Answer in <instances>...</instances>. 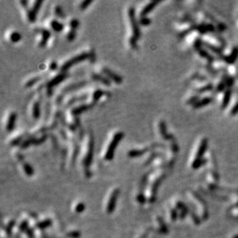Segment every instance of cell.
<instances>
[{"label": "cell", "instance_id": "cell-11", "mask_svg": "<svg viewBox=\"0 0 238 238\" xmlns=\"http://www.w3.org/2000/svg\"><path fill=\"white\" fill-rule=\"evenodd\" d=\"M40 95L36 98V99L32 104L31 107V114L32 117L34 120H38L40 116Z\"/></svg>", "mask_w": 238, "mask_h": 238}, {"label": "cell", "instance_id": "cell-19", "mask_svg": "<svg viewBox=\"0 0 238 238\" xmlns=\"http://www.w3.org/2000/svg\"><path fill=\"white\" fill-rule=\"evenodd\" d=\"M237 56L238 48L237 47H234V48L232 50L231 53H229V55L226 56V57L224 58V60L227 63H233L234 62V60L236 59V57H237Z\"/></svg>", "mask_w": 238, "mask_h": 238}, {"label": "cell", "instance_id": "cell-12", "mask_svg": "<svg viewBox=\"0 0 238 238\" xmlns=\"http://www.w3.org/2000/svg\"><path fill=\"white\" fill-rule=\"evenodd\" d=\"M16 120V113L15 112H11L8 116V118L6 120V124H5V130L8 132H11L14 129L15 127V123Z\"/></svg>", "mask_w": 238, "mask_h": 238}, {"label": "cell", "instance_id": "cell-25", "mask_svg": "<svg viewBox=\"0 0 238 238\" xmlns=\"http://www.w3.org/2000/svg\"><path fill=\"white\" fill-rule=\"evenodd\" d=\"M54 13L56 16L59 18H64V14L63 12L62 8L60 7V5H56L54 8Z\"/></svg>", "mask_w": 238, "mask_h": 238}, {"label": "cell", "instance_id": "cell-17", "mask_svg": "<svg viewBox=\"0 0 238 238\" xmlns=\"http://www.w3.org/2000/svg\"><path fill=\"white\" fill-rule=\"evenodd\" d=\"M119 194V190H115L113 192V194H112L111 198H110V201H109L108 206H107V211L108 213H112L114 210L115 207V204H116V201H117V197H118Z\"/></svg>", "mask_w": 238, "mask_h": 238}, {"label": "cell", "instance_id": "cell-6", "mask_svg": "<svg viewBox=\"0 0 238 238\" xmlns=\"http://www.w3.org/2000/svg\"><path fill=\"white\" fill-rule=\"evenodd\" d=\"M42 2H43L42 1H36V2H34L33 3L31 9H28L27 1H20V3L22 4V7L26 9V17H27L28 20H29V22H33L36 20V13H37L39 9H40Z\"/></svg>", "mask_w": 238, "mask_h": 238}, {"label": "cell", "instance_id": "cell-2", "mask_svg": "<svg viewBox=\"0 0 238 238\" xmlns=\"http://www.w3.org/2000/svg\"><path fill=\"white\" fill-rule=\"evenodd\" d=\"M95 56H94V52L93 50H91L90 52H83V53H81L78 55H76V56L72 57L71 59H69V60L66 61L62 66H61V72H66V71L67 69L70 68L72 66L75 65V64L78 63L79 62H82L83 60H85L86 59H91L93 60L94 59Z\"/></svg>", "mask_w": 238, "mask_h": 238}, {"label": "cell", "instance_id": "cell-30", "mask_svg": "<svg viewBox=\"0 0 238 238\" xmlns=\"http://www.w3.org/2000/svg\"><path fill=\"white\" fill-rule=\"evenodd\" d=\"M91 3H92V1H87V0L82 1V2L79 4V9H80L81 10H84V9H86L88 7V5Z\"/></svg>", "mask_w": 238, "mask_h": 238}, {"label": "cell", "instance_id": "cell-33", "mask_svg": "<svg viewBox=\"0 0 238 238\" xmlns=\"http://www.w3.org/2000/svg\"><path fill=\"white\" fill-rule=\"evenodd\" d=\"M57 68V64L55 61H52L50 63V69L51 70H56Z\"/></svg>", "mask_w": 238, "mask_h": 238}, {"label": "cell", "instance_id": "cell-31", "mask_svg": "<svg viewBox=\"0 0 238 238\" xmlns=\"http://www.w3.org/2000/svg\"><path fill=\"white\" fill-rule=\"evenodd\" d=\"M51 224V221L50 220H46V221H44V222H42L41 224H40L38 225V226L40 227V228H45V227H48V226H50V225Z\"/></svg>", "mask_w": 238, "mask_h": 238}, {"label": "cell", "instance_id": "cell-24", "mask_svg": "<svg viewBox=\"0 0 238 238\" xmlns=\"http://www.w3.org/2000/svg\"><path fill=\"white\" fill-rule=\"evenodd\" d=\"M40 79H41V77H40V76H36V77L32 78V79H29V80L25 83V86H26V88L31 87V86H33L36 82H37L38 81H40Z\"/></svg>", "mask_w": 238, "mask_h": 238}, {"label": "cell", "instance_id": "cell-35", "mask_svg": "<svg viewBox=\"0 0 238 238\" xmlns=\"http://www.w3.org/2000/svg\"><path fill=\"white\" fill-rule=\"evenodd\" d=\"M76 234H79V233H76V232H72V233H69V236H72V237H76V236H79V235H76Z\"/></svg>", "mask_w": 238, "mask_h": 238}, {"label": "cell", "instance_id": "cell-3", "mask_svg": "<svg viewBox=\"0 0 238 238\" xmlns=\"http://www.w3.org/2000/svg\"><path fill=\"white\" fill-rule=\"evenodd\" d=\"M123 137H124V133L121 131H118V132L115 133L113 134L111 140H110V143H109L108 146H107L106 153H105L104 158L106 160H111L113 159L116 147H117V145H118Z\"/></svg>", "mask_w": 238, "mask_h": 238}, {"label": "cell", "instance_id": "cell-20", "mask_svg": "<svg viewBox=\"0 0 238 238\" xmlns=\"http://www.w3.org/2000/svg\"><path fill=\"white\" fill-rule=\"evenodd\" d=\"M91 77H92V79H94V80L98 81V82H101V83L104 84V85H106V86H110V80H108V79H106V78H105L104 76H103L100 75V74L92 73V75H91Z\"/></svg>", "mask_w": 238, "mask_h": 238}, {"label": "cell", "instance_id": "cell-10", "mask_svg": "<svg viewBox=\"0 0 238 238\" xmlns=\"http://www.w3.org/2000/svg\"><path fill=\"white\" fill-rule=\"evenodd\" d=\"M102 72L104 75H106V76H108L110 79H111L113 82H115L116 83H121L123 82V79L120 76L117 75L116 72H114L113 71H112L111 69H110L107 67H103L102 68Z\"/></svg>", "mask_w": 238, "mask_h": 238}, {"label": "cell", "instance_id": "cell-4", "mask_svg": "<svg viewBox=\"0 0 238 238\" xmlns=\"http://www.w3.org/2000/svg\"><path fill=\"white\" fill-rule=\"evenodd\" d=\"M202 41L208 45L209 48L213 49L216 52H219L223 48V41L218 38V36H214L210 33H204L203 34Z\"/></svg>", "mask_w": 238, "mask_h": 238}, {"label": "cell", "instance_id": "cell-1", "mask_svg": "<svg viewBox=\"0 0 238 238\" xmlns=\"http://www.w3.org/2000/svg\"><path fill=\"white\" fill-rule=\"evenodd\" d=\"M128 17L130 20V27L132 30V35L129 40L130 46L133 49L137 48V42L140 37V29L137 21L135 17V12L133 6H130L128 9Z\"/></svg>", "mask_w": 238, "mask_h": 238}, {"label": "cell", "instance_id": "cell-29", "mask_svg": "<svg viewBox=\"0 0 238 238\" xmlns=\"http://www.w3.org/2000/svg\"><path fill=\"white\" fill-rule=\"evenodd\" d=\"M140 24H141L142 26H148L150 23V20L149 18H146V16L144 17H140Z\"/></svg>", "mask_w": 238, "mask_h": 238}, {"label": "cell", "instance_id": "cell-9", "mask_svg": "<svg viewBox=\"0 0 238 238\" xmlns=\"http://www.w3.org/2000/svg\"><path fill=\"white\" fill-rule=\"evenodd\" d=\"M92 106H93V105H92L91 103H83V104L79 105L77 106H74L73 108L71 110V115L74 118L78 117L79 114L90 109Z\"/></svg>", "mask_w": 238, "mask_h": 238}, {"label": "cell", "instance_id": "cell-26", "mask_svg": "<svg viewBox=\"0 0 238 238\" xmlns=\"http://www.w3.org/2000/svg\"><path fill=\"white\" fill-rule=\"evenodd\" d=\"M76 37V30L75 29H69L66 33V38L69 41H72Z\"/></svg>", "mask_w": 238, "mask_h": 238}, {"label": "cell", "instance_id": "cell-34", "mask_svg": "<svg viewBox=\"0 0 238 238\" xmlns=\"http://www.w3.org/2000/svg\"><path fill=\"white\" fill-rule=\"evenodd\" d=\"M84 208V206L82 205V204H80V205L78 206L77 207V211L78 212H81V211H82V210H83Z\"/></svg>", "mask_w": 238, "mask_h": 238}, {"label": "cell", "instance_id": "cell-5", "mask_svg": "<svg viewBox=\"0 0 238 238\" xmlns=\"http://www.w3.org/2000/svg\"><path fill=\"white\" fill-rule=\"evenodd\" d=\"M85 142H86V154H85V157H84V166L86 168L89 167L91 163L92 158H93V137L92 134L89 133L86 135Z\"/></svg>", "mask_w": 238, "mask_h": 238}, {"label": "cell", "instance_id": "cell-13", "mask_svg": "<svg viewBox=\"0 0 238 238\" xmlns=\"http://www.w3.org/2000/svg\"><path fill=\"white\" fill-rule=\"evenodd\" d=\"M156 146H159V144H153L152 146H149V147L145 148V149L132 150L129 151L128 155H129V156H130V157H137V156H141V155L143 154V153H145L146 151L149 150L150 148L156 147Z\"/></svg>", "mask_w": 238, "mask_h": 238}, {"label": "cell", "instance_id": "cell-28", "mask_svg": "<svg viewBox=\"0 0 238 238\" xmlns=\"http://www.w3.org/2000/svg\"><path fill=\"white\" fill-rule=\"evenodd\" d=\"M22 166H23V169H24V170L26 171V174L29 175V176H32V175L33 174V168L29 166L28 163H23V164H22Z\"/></svg>", "mask_w": 238, "mask_h": 238}, {"label": "cell", "instance_id": "cell-16", "mask_svg": "<svg viewBox=\"0 0 238 238\" xmlns=\"http://www.w3.org/2000/svg\"><path fill=\"white\" fill-rule=\"evenodd\" d=\"M158 3H159L158 1H152V2L146 4V5L143 7V9L141 10L140 14V17H144V16H146V15H147V14L149 13V12H150V11L152 10V9H153Z\"/></svg>", "mask_w": 238, "mask_h": 238}, {"label": "cell", "instance_id": "cell-18", "mask_svg": "<svg viewBox=\"0 0 238 238\" xmlns=\"http://www.w3.org/2000/svg\"><path fill=\"white\" fill-rule=\"evenodd\" d=\"M230 95H231V92L230 89H227L223 93V96L220 99V106L222 108H225L227 106L230 99Z\"/></svg>", "mask_w": 238, "mask_h": 238}, {"label": "cell", "instance_id": "cell-23", "mask_svg": "<svg viewBox=\"0 0 238 238\" xmlns=\"http://www.w3.org/2000/svg\"><path fill=\"white\" fill-rule=\"evenodd\" d=\"M9 40L12 43H17L21 40V35L16 31H13L9 34Z\"/></svg>", "mask_w": 238, "mask_h": 238}, {"label": "cell", "instance_id": "cell-14", "mask_svg": "<svg viewBox=\"0 0 238 238\" xmlns=\"http://www.w3.org/2000/svg\"><path fill=\"white\" fill-rule=\"evenodd\" d=\"M36 32L40 33L41 34V40H40V43H39V47H43L45 45L47 44V41H48L49 37L50 36V31H48L46 29H37Z\"/></svg>", "mask_w": 238, "mask_h": 238}, {"label": "cell", "instance_id": "cell-27", "mask_svg": "<svg viewBox=\"0 0 238 238\" xmlns=\"http://www.w3.org/2000/svg\"><path fill=\"white\" fill-rule=\"evenodd\" d=\"M79 26V21L77 20L76 19H72L69 20V29H76V28L78 27Z\"/></svg>", "mask_w": 238, "mask_h": 238}, {"label": "cell", "instance_id": "cell-15", "mask_svg": "<svg viewBox=\"0 0 238 238\" xmlns=\"http://www.w3.org/2000/svg\"><path fill=\"white\" fill-rule=\"evenodd\" d=\"M158 125H159V133H160V135L163 139L166 140H170L173 139V136L170 135V133H168L167 131H166V125H165V123L163 120H160Z\"/></svg>", "mask_w": 238, "mask_h": 238}, {"label": "cell", "instance_id": "cell-32", "mask_svg": "<svg viewBox=\"0 0 238 238\" xmlns=\"http://www.w3.org/2000/svg\"><path fill=\"white\" fill-rule=\"evenodd\" d=\"M238 113V103L235 104L230 110V115H236Z\"/></svg>", "mask_w": 238, "mask_h": 238}, {"label": "cell", "instance_id": "cell-7", "mask_svg": "<svg viewBox=\"0 0 238 238\" xmlns=\"http://www.w3.org/2000/svg\"><path fill=\"white\" fill-rule=\"evenodd\" d=\"M66 76H67L66 73L62 72H60V73L57 74V75H56L55 76H53V78H51V79L46 83V87H47V95H48V96H51L52 89H53V86L57 85V84H59L60 82H61L63 80H64Z\"/></svg>", "mask_w": 238, "mask_h": 238}, {"label": "cell", "instance_id": "cell-22", "mask_svg": "<svg viewBox=\"0 0 238 238\" xmlns=\"http://www.w3.org/2000/svg\"><path fill=\"white\" fill-rule=\"evenodd\" d=\"M211 101H212V98L205 97L202 99H199L198 101H197L194 106L195 108H201L202 106H204L208 104V103H210Z\"/></svg>", "mask_w": 238, "mask_h": 238}, {"label": "cell", "instance_id": "cell-21", "mask_svg": "<svg viewBox=\"0 0 238 238\" xmlns=\"http://www.w3.org/2000/svg\"><path fill=\"white\" fill-rule=\"evenodd\" d=\"M50 26L53 31L55 32H60L63 29V25L62 23H60L56 19H53V20L50 21Z\"/></svg>", "mask_w": 238, "mask_h": 238}, {"label": "cell", "instance_id": "cell-8", "mask_svg": "<svg viewBox=\"0 0 238 238\" xmlns=\"http://www.w3.org/2000/svg\"><path fill=\"white\" fill-rule=\"evenodd\" d=\"M176 26H177L176 29L178 30V32H180L181 34H184V33H186V32L191 31L192 28L194 27V25H193V22L191 21L185 19L178 22Z\"/></svg>", "mask_w": 238, "mask_h": 238}]
</instances>
